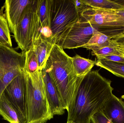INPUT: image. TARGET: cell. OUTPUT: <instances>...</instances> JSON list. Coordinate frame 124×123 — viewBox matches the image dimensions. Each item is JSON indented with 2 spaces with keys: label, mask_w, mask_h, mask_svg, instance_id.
<instances>
[{
  "label": "cell",
  "mask_w": 124,
  "mask_h": 123,
  "mask_svg": "<svg viewBox=\"0 0 124 123\" xmlns=\"http://www.w3.org/2000/svg\"><path fill=\"white\" fill-rule=\"evenodd\" d=\"M111 83L98 71H91L84 77L67 110V122L91 123L93 116L113 95Z\"/></svg>",
  "instance_id": "obj_1"
},
{
  "label": "cell",
  "mask_w": 124,
  "mask_h": 123,
  "mask_svg": "<svg viewBox=\"0 0 124 123\" xmlns=\"http://www.w3.org/2000/svg\"><path fill=\"white\" fill-rule=\"evenodd\" d=\"M45 68L59 90L64 108L68 110L84 77L77 76L73 67L72 58L56 44L52 48Z\"/></svg>",
  "instance_id": "obj_2"
},
{
  "label": "cell",
  "mask_w": 124,
  "mask_h": 123,
  "mask_svg": "<svg viewBox=\"0 0 124 123\" xmlns=\"http://www.w3.org/2000/svg\"><path fill=\"white\" fill-rule=\"evenodd\" d=\"M25 73L27 87V123H46L54 117L49 110L42 70Z\"/></svg>",
  "instance_id": "obj_3"
},
{
  "label": "cell",
  "mask_w": 124,
  "mask_h": 123,
  "mask_svg": "<svg viewBox=\"0 0 124 123\" xmlns=\"http://www.w3.org/2000/svg\"><path fill=\"white\" fill-rule=\"evenodd\" d=\"M81 17L89 22L98 32L115 38L124 34V17L114 10L86 6L80 13Z\"/></svg>",
  "instance_id": "obj_4"
},
{
  "label": "cell",
  "mask_w": 124,
  "mask_h": 123,
  "mask_svg": "<svg viewBox=\"0 0 124 123\" xmlns=\"http://www.w3.org/2000/svg\"><path fill=\"white\" fill-rule=\"evenodd\" d=\"M38 5V0H33L27 6L13 34L18 48L23 52L32 47L41 34Z\"/></svg>",
  "instance_id": "obj_5"
},
{
  "label": "cell",
  "mask_w": 124,
  "mask_h": 123,
  "mask_svg": "<svg viewBox=\"0 0 124 123\" xmlns=\"http://www.w3.org/2000/svg\"><path fill=\"white\" fill-rule=\"evenodd\" d=\"M80 17L74 0H50L49 26L53 39L57 43L65 29Z\"/></svg>",
  "instance_id": "obj_6"
},
{
  "label": "cell",
  "mask_w": 124,
  "mask_h": 123,
  "mask_svg": "<svg viewBox=\"0 0 124 123\" xmlns=\"http://www.w3.org/2000/svg\"><path fill=\"white\" fill-rule=\"evenodd\" d=\"M25 53L0 45V98L7 85L24 71Z\"/></svg>",
  "instance_id": "obj_7"
},
{
  "label": "cell",
  "mask_w": 124,
  "mask_h": 123,
  "mask_svg": "<svg viewBox=\"0 0 124 123\" xmlns=\"http://www.w3.org/2000/svg\"><path fill=\"white\" fill-rule=\"evenodd\" d=\"M97 31V29L89 22L81 17L79 20L65 29L56 44L63 49L82 47L89 42L93 34Z\"/></svg>",
  "instance_id": "obj_8"
},
{
  "label": "cell",
  "mask_w": 124,
  "mask_h": 123,
  "mask_svg": "<svg viewBox=\"0 0 124 123\" xmlns=\"http://www.w3.org/2000/svg\"><path fill=\"white\" fill-rule=\"evenodd\" d=\"M3 94L17 112L21 123H27V87L24 71L10 82Z\"/></svg>",
  "instance_id": "obj_9"
},
{
  "label": "cell",
  "mask_w": 124,
  "mask_h": 123,
  "mask_svg": "<svg viewBox=\"0 0 124 123\" xmlns=\"http://www.w3.org/2000/svg\"><path fill=\"white\" fill-rule=\"evenodd\" d=\"M32 0H7L1 10V14L8 22L10 32L14 34L27 6Z\"/></svg>",
  "instance_id": "obj_10"
},
{
  "label": "cell",
  "mask_w": 124,
  "mask_h": 123,
  "mask_svg": "<svg viewBox=\"0 0 124 123\" xmlns=\"http://www.w3.org/2000/svg\"><path fill=\"white\" fill-rule=\"evenodd\" d=\"M42 72L50 113L53 117L63 115L65 110L59 90L45 67L42 69Z\"/></svg>",
  "instance_id": "obj_11"
},
{
  "label": "cell",
  "mask_w": 124,
  "mask_h": 123,
  "mask_svg": "<svg viewBox=\"0 0 124 123\" xmlns=\"http://www.w3.org/2000/svg\"><path fill=\"white\" fill-rule=\"evenodd\" d=\"M101 111L113 123H124V102L113 94Z\"/></svg>",
  "instance_id": "obj_12"
},
{
  "label": "cell",
  "mask_w": 124,
  "mask_h": 123,
  "mask_svg": "<svg viewBox=\"0 0 124 123\" xmlns=\"http://www.w3.org/2000/svg\"><path fill=\"white\" fill-rule=\"evenodd\" d=\"M55 44L56 43L55 41L45 38L41 34L35 40L32 46L38 58L39 70H42L45 67L47 59Z\"/></svg>",
  "instance_id": "obj_13"
},
{
  "label": "cell",
  "mask_w": 124,
  "mask_h": 123,
  "mask_svg": "<svg viewBox=\"0 0 124 123\" xmlns=\"http://www.w3.org/2000/svg\"><path fill=\"white\" fill-rule=\"evenodd\" d=\"M72 61L75 73L79 77L85 76L91 71L95 65L94 61L85 58L78 55L72 57Z\"/></svg>",
  "instance_id": "obj_14"
},
{
  "label": "cell",
  "mask_w": 124,
  "mask_h": 123,
  "mask_svg": "<svg viewBox=\"0 0 124 123\" xmlns=\"http://www.w3.org/2000/svg\"><path fill=\"white\" fill-rule=\"evenodd\" d=\"M0 115L9 123H21L17 112L3 94L0 98Z\"/></svg>",
  "instance_id": "obj_15"
},
{
  "label": "cell",
  "mask_w": 124,
  "mask_h": 123,
  "mask_svg": "<svg viewBox=\"0 0 124 123\" xmlns=\"http://www.w3.org/2000/svg\"><path fill=\"white\" fill-rule=\"evenodd\" d=\"M112 45L113 43L111 38L98 31L93 34L89 42L82 48L92 51Z\"/></svg>",
  "instance_id": "obj_16"
},
{
  "label": "cell",
  "mask_w": 124,
  "mask_h": 123,
  "mask_svg": "<svg viewBox=\"0 0 124 123\" xmlns=\"http://www.w3.org/2000/svg\"><path fill=\"white\" fill-rule=\"evenodd\" d=\"M86 6L99 9L106 10H120L124 9V6L110 0H81Z\"/></svg>",
  "instance_id": "obj_17"
},
{
  "label": "cell",
  "mask_w": 124,
  "mask_h": 123,
  "mask_svg": "<svg viewBox=\"0 0 124 123\" xmlns=\"http://www.w3.org/2000/svg\"><path fill=\"white\" fill-rule=\"evenodd\" d=\"M50 0H38V13L41 24V30L44 27H50Z\"/></svg>",
  "instance_id": "obj_18"
},
{
  "label": "cell",
  "mask_w": 124,
  "mask_h": 123,
  "mask_svg": "<svg viewBox=\"0 0 124 123\" xmlns=\"http://www.w3.org/2000/svg\"><path fill=\"white\" fill-rule=\"evenodd\" d=\"M95 65L103 68L116 76L124 78V64L97 60Z\"/></svg>",
  "instance_id": "obj_19"
},
{
  "label": "cell",
  "mask_w": 124,
  "mask_h": 123,
  "mask_svg": "<svg viewBox=\"0 0 124 123\" xmlns=\"http://www.w3.org/2000/svg\"><path fill=\"white\" fill-rule=\"evenodd\" d=\"M25 65L24 72L32 73L39 70L38 58L33 46L25 52Z\"/></svg>",
  "instance_id": "obj_20"
},
{
  "label": "cell",
  "mask_w": 124,
  "mask_h": 123,
  "mask_svg": "<svg viewBox=\"0 0 124 123\" xmlns=\"http://www.w3.org/2000/svg\"><path fill=\"white\" fill-rule=\"evenodd\" d=\"M10 30L5 17L0 14V45L12 47Z\"/></svg>",
  "instance_id": "obj_21"
},
{
  "label": "cell",
  "mask_w": 124,
  "mask_h": 123,
  "mask_svg": "<svg viewBox=\"0 0 124 123\" xmlns=\"http://www.w3.org/2000/svg\"><path fill=\"white\" fill-rule=\"evenodd\" d=\"M92 54L97 58L110 55H116L121 56L113 45L103 47L102 48L92 51Z\"/></svg>",
  "instance_id": "obj_22"
},
{
  "label": "cell",
  "mask_w": 124,
  "mask_h": 123,
  "mask_svg": "<svg viewBox=\"0 0 124 123\" xmlns=\"http://www.w3.org/2000/svg\"><path fill=\"white\" fill-rule=\"evenodd\" d=\"M91 122V123H113L101 111L96 113L93 116Z\"/></svg>",
  "instance_id": "obj_23"
},
{
  "label": "cell",
  "mask_w": 124,
  "mask_h": 123,
  "mask_svg": "<svg viewBox=\"0 0 124 123\" xmlns=\"http://www.w3.org/2000/svg\"><path fill=\"white\" fill-rule=\"evenodd\" d=\"M97 60L113 61L124 64V58L121 56L116 55H110L97 58Z\"/></svg>",
  "instance_id": "obj_24"
},
{
  "label": "cell",
  "mask_w": 124,
  "mask_h": 123,
  "mask_svg": "<svg viewBox=\"0 0 124 123\" xmlns=\"http://www.w3.org/2000/svg\"><path fill=\"white\" fill-rule=\"evenodd\" d=\"M112 41L113 42L114 46L115 47L116 50L120 53L121 56L124 58V45H120L115 42L113 40Z\"/></svg>",
  "instance_id": "obj_25"
},
{
  "label": "cell",
  "mask_w": 124,
  "mask_h": 123,
  "mask_svg": "<svg viewBox=\"0 0 124 123\" xmlns=\"http://www.w3.org/2000/svg\"><path fill=\"white\" fill-rule=\"evenodd\" d=\"M111 39L116 43L124 45V36L116 37Z\"/></svg>",
  "instance_id": "obj_26"
},
{
  "label": "cell",
  "mask_w": 124,
  "mask_h": 123,
  "mask_svg": "<svg viewBox=\"0 0 124 123\" xmlns=\"http://www.w3.org/2000/svg\"><path fill=\"white\" fill-rule=\"evenodd\" d=\"M115 11L118 14H119L121 15V16H122L124 17V8ZM122 35H124V34Z\"/></svg>",
  "instance_id": "obj_27"
},
{
  "label": "cell",
  "mask_w": 124,
  "mask_h": 123,
  "mask_svg": "<svg viewBox=\"0 0 124 123\" xmlns=\"http://www.w3.org/2000/svg\"><path fill=\"white\" fill-rule=\"evenodd\" d=\"M114 1L116 3L121 5L122 6H124V0H115Z\"/></svg>",
  "instance_id": "obj_28"
},
{
  "label": "cell",
  "mask_w": 124,
  "mask_h": 123,
  "mask_svg": "<svg viewBox=\"0 0 124 123\" xmlns=\"http://www.w3.org/2000/svg\"><path fill=\"white\" fill-rule=\"evenodd\" d=\"M73 123V122H70V121H69V122H67V123Z\"/></svg>",
  "instance_id": "obj_29"
},
{
  "label": "cell",
  "mask_w": 124,
  "mask_h": 123,
  "mask_svg": "<svg viewBox=\"0 0 124 123\" xmlns=\"http://www.w3.org/2000/svg\"><path fill=\"white\" fill-rule=\"evenodd\" d=\"M124 36V35H120V36ZM119 36H118V37H119Z\"/></svg>",
  "instance_id": "obj_30"
}]
</instances>
